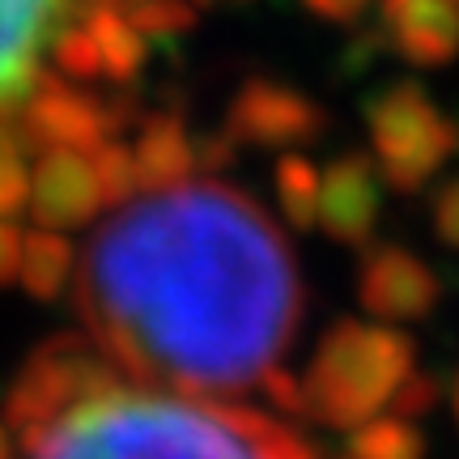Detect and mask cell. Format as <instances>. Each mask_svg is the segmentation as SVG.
Returning <instances> with one entry per match:
<instances>
[{"label":"cell","instance_id":"83f0119b","mask_svg":"<svg viewBox=\"0 0 459 459\" xmlns=\"http://www.w3.org/2000/svg\"><path fill=\"white\" fill-rule=\"evenodd\" d=\"M77 4H82V13H85V9H94V4H124V0H77Z\"/></svg>","mask_w":459,"mask_h":459},{"label":"cell","instance_id":"e0dca14e","mask_svg":"<svg viewBox=\"0 0 459 459\" xmlns=\"http://www.w3.org/2000/svg\"><path fill=\"white\" fill-rule=\"evenodd\" d=\"M90 162H94V175H99L102 187V204H128L132 196H141V170H136V158H132V145H124L119 136L102 141L99 149H90Z\"/></svg>","mask_w":459,"mask_h":459},{"label":"cell","instance_id":"277c9868","mask_svg":"<svg viewBox=\"0 0 459 459\" xmlns=\"http://www.w3.org/2000/svg\"><path fill=\"white\" fill-rule=\"evenodd\" d=\"M366 128L378 175L395 192H421L459 149V124L417 82H392L370 94Z\"/></svg>","mask_w":459,"mask_h":459},{"label":"cell","instance_id":"5bb4252c","mask_svg":"<svg viewBox=\"0 0 459 459\" xmlns=\"http://www.w3.org/2000/svg\"><path fill=\"white\" fill-rule=\"evenodd\" d=\"M85 30L94 34V48L102 56V77L128 85L145 68V34L132 26L119 4H94L82 13Z\"/></svg>","mask_w":459,"mask_h":459},{"label":"cell","instance_id":"7c38bea8","mask_svg":"<svg viewBox=\"0 0 459 459\" xmlns=\"http://www.w3.org/2000/svg\"><path fill=\"white\" fill-rule=\"evenodd\" d=\"M141 187H170V183L192 179L196 170V136H187V124L179 115H149L141 119V136L132 145Z\"/></svg>","mask_w":459,"mask_h":459},{"label":"cell","instance_id":"ba28073f","mask_svg":"<svg viewBox=\"0 0 459 459\" xmlns=\"http://www.w3.org/2000/svg\"><path fill=\"white\" fill-rule=\"evenodd\" d=\"M383 213V175L370 153H341L319 175V230L344 247H370Z\"/></svg>","mask_w":459,"mask_h":459},{"label":"cell","instance_id":"44dd1931","mask_svg":"<svg viewBox=\"0 0 459 459\" xmlns=\"http://www.w3.org/2000/svg\"><path fill=\"white\" fill-rule=\"evenodd\" d=\"M443 378L438 375H417L412 370L404 383H400V392L392 395V409L400 412V417H426V412H434L438 409V400H443Z\"/></svg>","mask_w":459,"mask_h":459},{"label":"cell","instance_id":"30bf717a","mask_svg":"<svg viewBox=\"0 0 459 459\" xmlns=\"http://www.w3.org/2000/svg\"><path fill=\"white\" fill-rule=\"evenodd\" d=\"M68 0H0V115H17L39 77L43 39L65 26Z\"/></svg>","mask_w":459,"mask_h":459},{"label":"cell","instance_id":"7a4b0ae2","mask_svg":"<svg viewBox=\"0 0 459 459\" xmlns=\"http://www.w3.org/2000/svg\"><path fill=\"white\" fill-rule=\"evenodd\" d=\"M17 459H324L294 426L221 395L149 387L99 344L60 332L4 395Z\"/></svg>","mask_w":459,"mask_h":459},{"label":"cell","instance_id":"8992f818","mask_svg":"<svg viewBox=\"0 0 459 459\" xmlns=\"http://www.w3.org/2000/svg\"><path fill=\"white\" fill-rule=\"evenodd\" d=\"M328 128L324 107L294 85L273 77H247L226 107V132L238 145L298 149L319 141Z\"/></svg>","mask_w":459,"mask_h":459},{"label":"cell","instance_id":"9c48e42d","mask_svg":"<svg viewBox=\"0 0 459 459\" xmlns=\"http://www.w3.org/2000/svg\"><path fill=\"white\" fill-rule=\"evenodd\" d=\"M26 209L43 230H60L65 234V230L90 226L102 209V187L90 153H82V149H48V153H39Z\"/></svg>","mask_w":459,"mask_h":459},{"label":"cell","instance_id":"d6986e66","mask_svg":"<svg viewBox=\"0 0 459 459\" xmlns=\"http://www.w3.org/2000/svg\"><path fill=\"white\" fill-rule=\"evenodd\" d=\"M51 60H56V73L68 82H99L102 77V56L94 48V34L85 30V22H65L51 34Z\"/></svg>","mask_w":459,"mask_h":459},{"label":"cell","instance_id":"5b68a950","mask_svg":"<svg viewBox=\"0 0 459 459\" xmlns=\"http://www.w3.org/2000/svg\"><path fill=\"white\" fill-rule=\"evenodd\" d=\"M17 132L26 153H48V149H99L115 136L111 107L107 99L85 94L68 77H34V90L26 94L17 111Z\"/></svg>","mask_w":459,"mask_h":459},{"label":"cell","instance_id":"7402d4cb","mask_svg":"<svg viewBox=\"0 0 459 459\" xmlns=\"http://www.w3.org/2000/svg\"><path fill=\"white\" fill-rule=\"evenodd\" d=\"M434 234H438L446 247L459 251V179H451L443 192L434 196Z\"/></svg>","mask_w":459,"mask_h":459},{"label":"cell","instance_id":"3957f363","mask_svg":"<svg viewBox=\"0 0 459 459\" xmlns=\"http://www.w3.org/2000/svg\"><path fill=\"white\" fill-rule=\"evenodd\" d=\"M412 358L417 344L409 332L358 319L332 324L302 375L307 417L328 429H353L370 421L412 375Z\"/></svg>","mask_w":459,"mask_h":459},{"label":"cell","instance_id":"6da1fadb","mask_svg":"<svg viewBox=\"0 0 459 459\" xmlns=\"http://www.w3.org/2000/svg\"><path fill=\"white\" fill-rule=\"evenodd\" d=\"M85 336L149 387L243 395L307 311L294 247L243 187L183 179L119 204L73 273Z\"/></svg>","mask_w":459,"mask_h":459},{"label":"cell","instance_id":"4fadbf2b","mask_svg":"<svg viewBox=\"0 0 459 459\" xmlns=\"http://www.w3.org/2000/svg\"><path fill=\"white\" fill-rule=\"evenodd\" d=\"M17 281L34 302H56L73 281V243L60 230H30L22 234V264Z\"/></svg>","mask_w":459,"mask_h":459},{"label":"cell","instance_id":"4316f807","mask_svg":"<svg viewBox=\"0 0 459 459\" xmlns=\"http://www.w3.org/2000/svg\"><path fill=\"white\" fill-rule=\"evenodd\" d=\"M446 395H451V409H455V426H459V370H455V378H451Z\"/></svg>","mask_w":459,"mask_h":459},{"label":"cell","instance_id":"52a82bcc","mask_svg":"<svg viewBox=\"0 0 459 459\" xmlns=\"http://www.w3.org/2000/svg\"><path fill=\"white\" fill-rule=\"evenodd\" d=\"M443 298V281L421 255H412L400 243L366 247L358 268V302L366 315L383 324H412L434 315Z\"/></svg>","mask_w":459,"mask_h":459},{"label":"cell","instance_id":"ffe728a7","mask_svg":"<svg viewBox=\"0 0 459 459\" xmlns=\"http://www.w3.org/2000/svg\"><path fill=\"white\" fill-rule=\"evenodd\" d=\"M30 204V170L26 153H0V221L17 217Z\"/></svg>","mask_w":459,"mask_h":459},{"label":"cell","instance_id":"8fae6325","mask_svg":"<svg viewBox=\"0 0 459 459\" xmlns=\"http://www.w3.org/2000/svg\"><path fill=\"white\" fill-rule=\"evenodd\" d=\"M395 51L417 68L451 65L459 56V0H383Z\"/></svg>","mask_w":459,"mask_h":459},{"label":"cell","instance_id":"cb8c5ba5","mask_svg":"<svg viewBox=\"0 0 459 459\" xmlns=\"http://www.w3.org/2000/svg\"><path fill=\"white\" fill-rule=\"evenodd\" d=\"M315 17H324V22H336V26H353L366 17L370 9V0H302Z\"/></svg>","mask_w":459,"mask_h":459},{"label":"cell","instance_id":"2e32d148","mask_svg":"<svg viewBox=\"0 0 459 459\" xmlns=\"http://www.w3.org/2000/svg\"><path fill=\"white\" fill-rule=\"evenodd\" d=\"M277 200H281V213L290 217L294 230H315L319 226V166L302 153H285L277 162Z\"/></svg>","mask_w":459,"mask_h":459},{"label":"cell","instance_id":"9a60e30c","mask_svg":"<svg viewBox=\"0 0 459 459\" xmlns=\"http://www.w3.org/2000/svg\"><path fill=\"white\" fill-rule=\"evenodd\" d=\"M344 459H426V438L409 417H370L353 426Z\"/></svg>","mask_w":459,"mask_h":459},{"label":"cell","instance_id":"603a6c76","mask_svg":"<svg viewBox=\"0 0 459 459\" xmlns=\"http://www.w3.org/2000/svg\"><path fill=\"white\" fill-rule=\"evenodd\" d=\"M238 158V141L230 132H209L196 136V166L200 170H230Z\"/></svg>","mask_w":459,"mask_h":459},{"label":"cell","instance_id":"d4e9b609","mask_svg":"<svg viewBox=\"0 0 459 459\" xmlns=\"http://www.w3.org/2000/svg\"><path fill=\"white\" fill-rule=\"evenodd\" d=\"M17 264H22V230L13 221H0V290L17 281Z\"/></svg>","mask_w":459,"mask_h":459},{"label":"cell","instance_id":"ac0fdd59","mask_svg":"<svg viewBox=\"0 0 459 459\" xmlns=\"http://www.w3.org/2000/svg\"><path fill=\"white\" fill-rule=\"evenodd\" d=\"M119 9L145 39H183L200 22L192 0H124Z\"/></svg>","mask_w":459,"mask_h":459},{"label":"cell","instance_id":"484cf974","mask_svg":"<svg viewBox=\"0 0 459 459\" xmlns=\"http://www.w3.org/2000/svg\"><path fill=\"white\" fill-rule=\"evenodd\" d=\"M0 459H17L13 438H9V429H4V426H0Z\"/></svg>","mask_w":459,"mask_h":459}]
</instances>
